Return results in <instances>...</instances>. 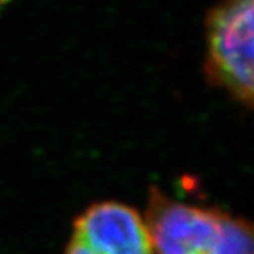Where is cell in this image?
<instances>
[{
	"label": "cell",
	"instance_id": "cell-2",
	"mask_svg": "<svg viewBox=\"0 0 254 254\" xmlns=\"http://www.w3.org/2000/svg\"><path fill=\"white\" fill-rule=\"evenodd\" d=\"M205 80L242 107L254 94V0H222L205 19Z\"/></svg>",
	"mask_w": 254,
	"mask_h": 254
},
{
	"label": "cell",
	"instance_id": "cell-4",
	"mask_svg": "<svg viewBox=\"0 0 254 254\" xmlns=\"http://www.w3.org/2000/svg\"><path fill=\"white\" fill-rule=\"evenodd\" d=\"M9 2H11V0H0V6H3V5H6Z\"/></svg>",
	"mask_w": 254,
	"mask_h": 254
},
{
	"label": "cell",
	"instance_id": "cell-1",
	"mask_svg": "<svg viewBox=\"0 0 254 254\" xmlns=\"http://www.w3.org/2000/svg\"><path fill=\"white\" fill-rule=\"evenodd\" d=\"M142 216L155 254H254L253 225L245 217L178 201L156 186Z\"/></svg>",
	"mask_w": 254,
	"mask_h": 254
},
{
	"label": "cell",
	"instance_id": "cell-3",
	"mask_svg": "<svg viewBox=\"0 0 254 254\" xmlns=\"http://www.w3.org/2000/svg\"><path fill=\"white\" fill-rule=\"evenodd\" d=\"M64 254H155L144 216L120 201H98L72 224Z\"/></svg>",
	"mask_w": 254,
	"mask_h": 254
}]
</instances>
